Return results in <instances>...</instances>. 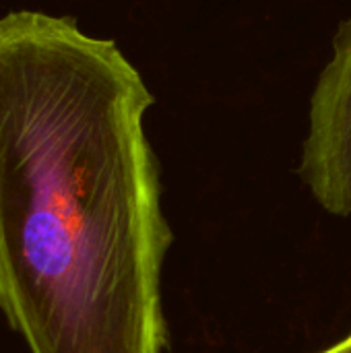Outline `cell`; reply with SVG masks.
Instances as JSON below:
<instances>
[{
  "label": "cell",
  "mask_w": 351,
  "mask_h": 353,
  "mask_svg": "<svg viewBox=\"0 0 351 353\" xmlns=\"http://www.w3.org/2000/svg\"><path fill=\"white\" fill-rule=\"evenodd\" d=\"M155 103L74 17H0V312L29 353H163Z\"/></svg>",
  "instance_id": "1"
},
{
  "label": "cell",
  "mask_w": 351,
  "mask_h": 353,
  "mask_svg": "<svg viewBox=\"0 0 351 353\" xmlns=\"http://www.w3.org/2000/svg\"><path fill=\"white\" fill-rule=\"evenodd\" d=\"M300 176L327 213L351 217V17L310 95Z\"/></svg>",
  "instance_id": "2"
},
{
  "label": "cell",
  "mask_w": 351,
  "mask_h": 353,
  "mask_svg": "<svg viewBox=\"0 0 351 353\" xmlns=\"http://www.w3.org/2000/svg\"><path fill=\"white\" fill-rule=\"evenodd\" d=\"M319 353H351V333L348 337H343L339 343H335V345H331V347H327V350Z\"/></svg>",
  "instance_id": "3"
}]
</instances>
